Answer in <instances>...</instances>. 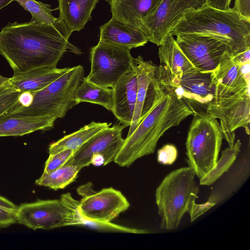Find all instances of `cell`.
I'll return each instance as SVG.
<instances>
[{
  "instance_id": "obj_1",
  "label": "cell",
  "mask_w": 250,
  "mask_h": 250,
  "mask_svg": "<svg viewBox=\"0 0 250 250\" xmlns=\"http://www.w3.org/2000/svg\"><path fill=\"white\" fill-rule=\"evenodd\" d=\"M69 38L58 20L54 25L30 21L11 23L0 32V54L14 75L55 67L65 52L82 53Z\"/></svg>"
},
{
  "instance_id": "obj_2",
  "label": "cell",
  "mask_w": 250,
  "mask_h": 250,
  "mask_svg": "<svg viewBox=\"0 0 250 250\" xmlns=\"http://www.w3.org/2000/svg\"><path fill=\"white\" fill-rule=\"evenodd\" d=\"M165 86V92L132 133L127 136L114 160L121 167H128L137 159L154 152L161 137L193 113L182 99Z\"/></svg>"
},
{
  "instance_id": "obj_3",
  "label": "cell",
  "mask_w": 250,
  "mask_h": 250,
  "mask_svg": "<svg viewBox=\"0 0 250 250\" xmlns=\"http://www.w3.org/2000/svg\"><path fill=\"white\" fill-rule=\"evenodd\" d=\"M197 34L219 38L231 47L233 57L250 48V20L232 8L222 10L208 5L186 13L169 34Z\"/></svg>"
},
{
  "instance_id": "obj_4",
  "label": "cell",
  "mask_w": 250,
  "mask_h": 250,
  "mask_svg": "<svg viewBox=\"0 0 250 250\" xmlns=\"http://www.w3.org/2000/svg\"><path fill=\"white\" fill-rule=\"evenodd\" d=\"M195 176L189 167L179 168L166 176L156 188L155 197L161 229L170 231L178 228L190 203L198 197L199 188Z\"/></svg>"
},
{
  "instance_id": "obj_5",
  "label": "cell",
  "mask_w": 250,
  "mask_h": 250,
  "mask_svg": "<svg viewBox=\"0 0 250 250\" xmlns=\"http://www.w3.org/2000/svg\"><path fill=\"white\" fill-rule=\"evenodd\" d=\"M190 125L186 142L188 167L200 179L215 166L223 136L220 124L206 112H197Z\"/></svg>"
},
{
  "instance_id": "obj_6",
  "label": "cell",
  "mask_w": 250,
  "mask_h": 250,
  "mask_svg": "<svg viewBox=\"0 0 250 250\" xmlns=\"http://www.w3.org/2000/svg\"><path fill=\"white\" fill-rule=\"evenodd\" d=\"M84 70L81 65L69 67L63 75L44 88L32 92L33 99L26 107L14 109L12 113L30 116H48L56 120L64 117L77 105L76 90L84 78Z\"/></svg>"
},
{
  "instance_id": "obj_7",
  "label": "cell",
  "mask_w": 250,
  "mask_h": 250,
  "mask_svg": "<svg viewBox=\"0 0 250 250\" xmlns=\"http://www.w3.org/2000/svg\"><path fill=\"white\" fill-rule=\"evenodd\" d=\"M92 186L91 183H87L78 188V193L83 197L80 201L74 199L70 193L61 196L60 199L73 216L109 223L129 208V203L119 190L109 188L96 192Z\"/></svg>"
},
{
  "instance_id": "obj_8",
  "label": "cell",
  "mask_w": 250,
  "mask_h": 250,
  "mask_svg": "<svg viewBox=\"0 0 250 250\" xmlns=\"http://www.w3.org/2000/svg\"><path fill=\"white\" fill-rule=\"evenodd\" d=\"M206 113L214 119H220L223 139L232 147L237 129L243 127L246 133L250 134V89L215 94L207 107Z\"/></svg>"
},
{
  "instance_id": "obj_9",
  "label": "cell",
  "mask_w": 250,
  "mask_h": 250,
  "mask_svg": "<svg viewBox=\"0 0 250 250\" xmlns=\"http://www.w3.org/2000/svg\"><path fill=\"white\" fill-rule=\"evenodd\" d=\"M129 49L99 42L90 52L89 74L85 78L97 85L112 88L134 66Z\"/></svg>"
},
{
  "instance_id": "obj_10",
  "label": "cell",
  "mask_w": 250,
  "mask_h": 250,
  "mask_svg": "<svg viewBox=\"0 0 250 250\" xmlns=\"http://www.w3.org/2000/svg\"><path fill=\"white\" fill-rule=\"evenodd\" d=\"M176 36L178 46L199 71L212 72L222 62L233 57L229 44L217 37L197 34H181Z\"/></svg>"
},
{
  "instance_id": "obj_11",
  "label": "cell",
  "mask_w": 250,
  "mask_h": 250,
  "mask_svg": "<svg viewBox=\"0 0 250 250\" xmlns=\"http://www.w3.org/2000/svg\"><path fill=\"white\" fill-rule=\"evenodd\" d=\"M207 5V0H162L140 27L148 42L159 46L186 13Z\"/></svg>"
},
{
  "instance_id": "obj_12",
  "label": "cell",
  "mask_w": 250,
  "mask_h": 250,
  "mask_svg": "<svg viewBox=\"0 0 250 250\" xmlns=\"http://www.w3.org/2000/svg\"><path fill=\"white\" fill-rule=\"evenodd\" d=\"M137 78L136 101L127 136L130 135L165 92L158 77L157 65L141 56L134 58Z\"/></svg>"
},
{
  "instance_id": "obj_13",
  "label": "cell",
  "mask_w": 250,
  "mask_h": 250,
  "mask_svg": "<svg viewBox=\"0 0 250 250\" xmlns=\"http://www.w3.org/2000/svg\"><path fill=\"white\" fill-rule=\"evenodd\" d=\"M70 211L61 199L38 200L21 204L17 222L34 230L67 226Z\"/></svg>"
},
{
  "instance_id": "obj_14",
  "label": "cell",
  "mask_w": 250,
  "mask_h": 250,
  "mask_svg": "<svg viewBox=\"0 0 250 250\" xmlns=\"http://www.w3.org/2000/svg\"><path fill=\"white\" fill-rule=\"evenodd\" d=\"M125 127L123 125H117L103 130L77 150L64 165L82 169L91 164L95 156L103 158L104 165L114 161L125 142L122 136Z\"/></svg>"
},
{
  "instance_id": "obj_15",
  "label": "cell",
  "mask_w": 250,
  "mask_h": 250,
  "mask_svg": "<svg viewBox=\"0 0 250 250\" xmlns=\"http://www.w3.org/2000/svg\"><path fill=\"white\" fill-rule=\"evenodd\" d=\"M169 87L177 97L183 99L193 113L206 112L215 95L216 84L212 72L196 70L177 80L164 84Z\"/></svg>"
},
{
  "instance_id": "obj_16",
  "label": "cell",
  "mask_w": 250,
  "mask_h": 250,
  "mask_svg": "<svg viewBox=\"0 0 250 250\" xmlns=\"http://www.w3.org/2000/svg\"><path fill=\"white\" fill-rule=\"evenodd\" d=\"M159 46L160 65L157 66L156 72L161 83L178 80L197 70L179 47L173 36L168 34Z\"/></svg>"
},
{
  "instance_id": "obj_17",
  "label": "cell",
  "mask_w": 250,
  "mask_h": 250,
  "mask_svg": "<svg viewBox=\"0 0 250 250\" xmlns=\"http://www.w3.org/2000/svg\"><path fill=\"white\" fill-rule=\"evenodd\" d=\"M113 108L111 112L125 127L130 125L135 109L137 78L134 66L122 75L112 88Z\"/></svg>"
},
{
  "instance_id": "obj_18",
  "label": "cell",
  "mask_w": 250,
  "mask_h": 250,
  "mask_svg": "<svg viewBox=\"0 0 250 250\" xmlns=\"http://www.w3.org/2000/svg\"><path fill=\"white\" fill-rule=\"evenodd\" d=\"M99 42L130 50L144 46L148 41L140 27L111 18L100 27Z\"/></svg>"
},
{
  "instance_id": "obj_19",
  "label": "cell",
  "mask_w": 250,
  "mask_h": 250,
  "mask_svg": "<svg viewBox=\"0 0 250 250\" xmlns=\"http://www.w3.org/2000/svg\"><path fill=\"white\" fill-rule=\"evenodd\" d=\"M56 120L48 116L8 113L0 116V137L22 136L53 127Z\"/></svg>"
},
{
  "instance_id": "obj_20",
  "label": "cell",
  "mask_w": 250,
  "mask_h": 250,
  "mask_svg": "<svg viewBox=\"0 0 250 250\" xmlns=\"http://www.w3.org/2000/svg\"><path fill=\"white\" fill-rule=\"evenodd\" d=\"M99 0H58L60 15L57 20L70 37L80 31L92 19L91 14Z\"/></svg>"
},
{
  "instance_id": "obj_21",
  "label": "cell",
  "mask_w": 250,
  "mask_h": 250,
  "mask_svg": "<svg viewBox=\"0 0 250 250\" xmlns=\"http://www.w3.org/2000/svg\"><path fill=\"white\" fill-rule=\"evenodd\" d=\"M250 175V158L235 161L229 170L218 179L208 201L215 205L221 203L237 192L246 182Z\"/></svg>"
},
{
  "instance_id": "obj_22",
  "label": "cell",
  "mask_w": 250,
  "mask_h": 250,
  "mask_svg": "<svg viewBox=\"0 0 250 250\" xmlns=\"http://www.w3.org/2000/svg\"><path fill=\"white\" fill-rule=\"evenodd\" d=\"M161 0H106V1L110 5L112 18L140 27L142 20L156 9Z\"/></svg>"
},
{
  "instance_id": "obj_23",
  "label": "cell",
  "mask_w": 250,
  "mask_h": 250,
  "mask_svg": "<svg viewBox=\"0 0 250 250\" xmlns=\"http://www.w3.org/2000/svg\"><path fill=\"white\" fill-rule=\"evenodd\" d=\"M69 67H42L24 73L6 77L7 82L21 92L40 91L57 79Z\"/></svg>"
},
{
  "instance_id": "obj_24",
  "label": "cell",
  "mask_w": 250,
  "mask_h": 250,
  "mask_svg": "<svg viewBox=\"0 0 250 250\" xmlns=\"http://www.w3.org/2000/svg\"><path fill=\"white\" fill-rule=\"evenodd\" d=\"M213 73L216 84L215 94L250 89V81L244 77L240 64L233 57L222 62Z\"/></svg>"
},
{
  "instance_id": "obj_25",
  "label": "cell",
  "mask_w": 250,
  "mask_h": 250,
  "mask_svg": "<svg viewBox=\"0 0 250 250\" xmlns=\"http://www.w3.org/2000/svg\"><path fill=\"white\" fill-rule=\"evenodd\" d=\"M107 123L92 122L76 131L64 136L50 144L49 154H55L65 149L75 152L94 136L109 126Z\"/></svg>"
},
{
  "instance_id": "obj_26",
  "label": "cell",
  "mask_w": 250,
  "mask_h": 250,
  "mask_svg": "<svg viewBox=\"0 0 250 250\" xmlns=\"http://www.w3.org/2000/svg\"><path fill=\"white\" fill-rule=\"evenodd\" d=\"M77 104L88 102L101 105L109 111L113 108V89L87 80L85 77L78 86L75 94Z\"/></svg>"
},
{
  "instance_id": "obj_27",
  "label": "cell",
  "mask_w": 250,
  "mask_h": 250,
  "mask_svg": "<svg viewBox=\"0 0 250 250\" xmlns=\"http://www.w3.org/2000/svg\"><path fill=\"white\" fill-rule=\"evenodd\" d=\"M81 169L76 166L64 165L51 172H43L35 183L54 190L62 189L75 180Z\"/></svg>"
},
{
  "instance_id": "obj_28",
  "label": "cell",
  "mask_w": 250,
  "mask_h": 250,
  "mask_svg": "<svg viewBox=\"0 0 250 250\" xmlns=\"http://www.w3.org/2000/svg\"><path fill=\"white\" fill-rule=\"evenodd\" d=\"M241 143L239 140L232 147L229 146L221 152L214 167L203 178L200 179L201 186H210L225 172L228 171L236 161L241 151Z\"/></svg>"
},
{
  "instance_id": "obj_29",
  "label": "cell",
  "mask_w": 250,
  "mask_h": 250,
  "mask_svg": "<svg viewBox=\"0 0 250 250\" xmlns=\"http://www.w3.org/2000/svg\"><path fill=\"white\" fill-rule=\"evenodd\" d=\"M32 16L30 22L54 25L57 18L52 14L50 5L36 0H15Z\"/></svg>"
},
{
  "instance_id": "obj_30",
  "label": "cell",
  "mask_w": 250,
  "mask_h": 250,
  "mask_svg": "<svg viewBox=\"0 0 250 250\" xmlns=\"http://www.w3.org/2000/svg\"><path fill=\"white\" fill-rule=\"evenodd\" d=\"M21 93L7 82L6 77L0 76V116L12 112Z\"/></svg>"
},
{
  "instance_id": "obj_31",
  "label": "cell",
  "mask_w": 250,
  "mask_h": 250,
  "mask_svg": "<svg viewBox=\"0 0 250 250\" xmlns=\"http://www.w3.org/2000/svg\"><path fill=\"white\" fill-rule=\"evenodd\" d=\"M18 207L7 199L0 195V228L16 223Z\"/></svg>"
},
{
  "instance_id": "obj_32",
  "label": "cell",
  "mask_w": 250,
  "mask_h": 250,
  "mask_svg": "<svg viewBox=\"0 0 250 250\" xmlns=\"http://www.w3.org/2000/svg\"><path fill=\"white\" fill-rule=\"evenodd\" d=\"M75 151L68 149L53 154H49L46 160L43 172H50L63 166L73 155Z\"/></svg>"
},
{
  "instance_id": "obj_33",
  "label": "cell",
  "mask_w": 250,
  "mask_h": 250,
  "mask_svg": "<svg viewBox=\"0 0 250 250\" xmlns=\"http://www.w3.org/2000/svg\"><path fill=\"white\" fill-rule=\"evenodd\" d=\"M178 150L173 144H166L157 151V161L164 165H171L176 160Z\"/></svg>"
},
{
  "instance_id": "obj_34",
  "label": "cell",
  "mask_w": 250,
  "mask_h": 250,
  "mask_svg": "<svg viewBox=\"0 0 250 250\" xmlns=\"http://www.w3.org/2000/svg\"><path fill=\"white\" fill-rule=\"evenodd\" d=\"M214 206V204L208 201L202 204H196L195 200H192L190 203L187 210L190 216V222L194 221Z\"/></svg>"
},
{
  "instance_id": "obj_35",
  "label": "cell",
  "mask_w": 250,
  "mask_h": 250,
  "mask_svg": "<svg viewBox=\"0 0 250 250\" xmlns=\"http://www.w3.org/2000/svg\"><path fill=\"white\" fill-rule=\"evenodd\" d=\"M232 9L241 16L250 20V0H234Z\"/></svg>"
},
{
  "instance_id": "obj_36",
  "label": "cell",
  "mask_w": 250,
  "mask_h": 250,
  "mask_svg": "<svg viewBox=\"0 0 250 250\" xmlns=\"http://www.w3.org/2000/svg\"><path fill=\"white\" fill-rule=\"evenodd\" d=\"M33 99V95L32 92H21L19 97L18 104L14 109L18 108L26 107L29 106L31 104Z\"/></svg>"
},
{
  "instance_id": "obj_37",
  "label": "cell",
  "mask_w": 250,
  "mask_h": 250,
  "mask_svg": "<svg viewBox=\"0 0 250 250\" xmlns=\"http://www.w3.org/2000/svg\"><path fill=\"white\" fill-rule=\"evenodd\" d=\"M207 5L213 8L222 10L230 9L232 0H207Z\"/></svg>"
},
{
  "instance_id": "obj_38",
  "label": "cell",
  "mask_w": 250,
  "mask_h": 250,
  "mask_svg": "<svg viewBox=\"0 0 250 250\" xmlns=\"http://www.w3.org/2000/svg\"><path fill=\"white\" fill-rule=\"evenodd\" d=\"M233 59L240 64L250 62V48L233 57Z\"/></svg>"
},
{
  "instance_id": "obj_39",
  "label": "cell",
  "mask_w": 250,
  "mask_h": 250,
  "mask_svg": "<svg viewBox=\"0 0 250 250\" xmlns=\"http://www.w3.org/2000/svg\"><path fill=\"white\" fill-rule=\"evenodd\" d=\"M15 0H0V9Z\"/></svg>"
}]
</instances>
